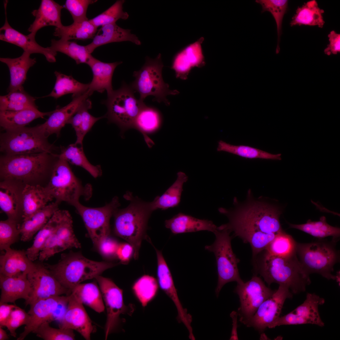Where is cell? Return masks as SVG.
<instances>
[{
    "instance_id": "e575fe53",
    "label": "cell",
    "mask_w": 340,
    "mask_h": 340,
    "mask_svg": "<svg viewBox=\"0 0 340 340\" xmlns=\"http://www.w3.org/2000/svg\"><path fill=\"white\" fill-rule=\"evenodd\" d=\"M56 80L54 88L50 94L44 97H51L57 99L63 95L71 94L72 97L82 95L88 90L89 83L84 84L68 76L55 71Z\"/></svg>"
},
{
    "instance_id": "c3c4849f",
    "label": "cell",
    "mask_w": 340,
    "mask_h": 340,
    "mask_svg": "<svg viewBox=\"0 0 340 340\" xmlns=\"http://www.w3.org/2000/svg\"><path fill=\"white\" fill-rule=\"evenodd\" d=\"M125 1L117 0L105 11L91 19L89 21L95 26H99L116 23L119 19L126 20L129 14L123 10V5Z\"/></svg>"
},
{
    "instance_id": "94428289",
    "label": "cell",
    "mask_w": 340,
    "mask_h": 340,
    "mask_svg": "<svg viewBox=\"0 0 340 340\" xmlns=\"http://www.w3.org/2000/svg\"><path fill=\"white\" fill-rule=\"evenodd\" d=\"M328 37L330 43L325 49V53L329 55L332 54H336L340 52V34L332 31L328 35Z\"/></svg>"
},
{
    "instance_id": "680465c9",
    "label": "cell",
    "mask_w": 340,
    "mask_h": 340,
    "mask_svg": "<svg viewBox=\"0 0 340 340\" xmlns=\"http://www.w3.org/2000/svg\"><path fill=\"white\" fill-rule=\"evenodd\" d=\"M119 244L116 240L109 235L103 239L97 247L103 257L112 259L117 258L116 252Z\"/></svg>"
},
{
    "instance_id": "5b68a950",
    "label": "cell",
    "mask_w": 340,
    "mask_h": 340,
    "mask_svg": "<svg viewBox=\"0 0 340 340\" xmlns=\"http://www.w3.org/2000/svg\"><path fill=\"white\" fill-rule=\"evenodd\" d=\"M120 264L93 261L79 252H71L62 254L60 259L55 264H44L60 284L71 292L82 281L95 278L106 270Z\"/></svg>"
},
{
    "instance_id": "7c38bea8",
    "label": "cell",
    "mask_w": 340,
    "mask_h": 340,
    "mask_svg": "<svg viewBox=\"0 0 340 340\" xmlns=\"http://www.w3.org/2000/svg\"><path fill=\"white\" fill-rule=\"evenodd\" d=\"M120 205L118 197L115 196L109 203L102 207H86L80 202L73 206L82 218L93 242L97 247L110 235V218Z\"/></svg>"
},
{
    "instance_id": "44dd1931",
    "label": "cell",
    "mask_w": 340,
    "mask_h": 340,
    "mask_svg": "<svg viewBox=\"0 0 340 340\" xmlns=\"http://www.w3.org/2000/svg\"><path fill=\"white\" fill-rule=\"evenodd\" d=\"M5 16L4 25L0 28V39L20 47L24 51L31 54L39 53L43 55L49 62H55L57 53L48 47L40 45L35 40V37L30 34L25 35L13 28L9 24L7 18V6L8 1H4Z\"/></svg>"
},
{
    "instance_id": "ba28073f",
    "label": "cell",
    "mask_w": 340,
    "mask_h": 340,
    "mask_svg": "<svg viewBox=\"0 0 340 340\" xmlns=\"http://www.w3.org/2000/svg\"><path fill=\"white\" fill-rule=\"evenodd\" d=\"M163 66L161 54L159 53L154 59L146 56L141 69L133 72V76L135 79L129 85L134 92L139 93L140 100L144 101L147 96H152L154 97L153 101L163 102L168 106L170 103L167 96L179 93L177 90H171L169 84L164 81L162 76Z\"/></svg>"
},
{
    "instance_id": "f1b7e54d",
    "label": "cell",
    "mask_w": 340,
    "mask_h": 340,
    "mask_svg": "<svg viewBox=\"0 0 340 340\" xmlns=\"http://www.w3.org/2000/svg\"><path fill=\"white\" fill-rule=\"evenodd\" d=\"M60 204L55 201L29 217L23 219L21 224H18L21 240L24 242L31 240L34 235L45 225L54 213L59 209Z\"/></svg>"
},
{
    "instance_id": "2e32d148",
    "label": "cell",
    "mask_w": 340,
    "mask_h": 340,
    "mask_svg": "<svg viewBox=\"0 0 340 340\" xmlns=\"http://www.w3.org/2000/svg\"><path fill=\"white\" fill-rule=\"evenodd\" d=\"M292 296L288 287L279 285L272 296L262 303L253 316L244 325L252 327L260 333H263L280 316L285 300Z\"/></svg>"
},
{
    "instance_id": "681fc988",
    "label": "cell",
    "mask_w": 340,
    "mask_h": 340,
    "mask_svg": "<svg viewBox=\"0 0 340 340\" xmlns=\"http://www.w3.org/2000/svg\"><path fill=\"white\" fill-rule=\"evenodd\" d=\"M203 40L201 38L177 53L181 60L191 69L194 67H201L205 64L201 46Z\"/></svg>"
},
{
    "instance_id": "db71d44e",
    "label": "cell",
    "mask_w": 340,
    "mask_h": 340,
    "mask_svg": "<svg viewBox=\"0 0 340 340\" xmlns=\"http://www.w3.org/2000/svg\"><path fill=\"white\" fill-rule=\"evenodd\" d=\"M92 107V102L87 98L84 101L82 105L81 124L79 130L76 133V140L75 144H76L82 146L83 140L86 134L97 121L105 117L104 116L95 117L90 114L88 110Z\"/></svg>"
},
{
    "instance_id": "bcb514c9",
    "label": "cell",
    "mask_w": 340,
    "mask_h": 340,
    "mask_svg": "<svg viewBox=\"0 0 340 340\" xmlns=\"http://www.w3.org/2000/svg\"><path fill=\"white\" fill-rule=\"evenodd\" d=\"M255 2L262 6L261 13L269 12L274 18L276 23L278 36L277 43L276 53L278 54L280 51V42L282 33V25L283 18L286 13L288 7V0H256Z\"/></svg>"
},
{
    "instance_id": "8fae6325",
    "label": "cell",
    "mask_w": 340,
    "mask_h": 340,
    "mask_svg": "<svg viewBox=\"0 0 340 340\" xmlns=\"http://www.w3.org/2000/svg\"><path fill=\"white\" fill-rule=\"evenodd\" d=\"M215 236L214 242L205 246V249L214 253L216 261L218 281L215 292L217 297L226 283L235 281L238 284L244 282L241 279L238 267L239 260L233 252L231 245L230 232L221 225L213 232Z\"/></svg>"
},
{
    "instance_id": "52a82bcc",
    "label": "cell",
    "mask_w": 340,
    "mask_h": 340,
    "mask_svg": "<svg viewBox=\"0 0 340 340\" xmlns=\"http://www.w3.org/2000/svg\"><path fill=\"white\" fill-rule=\"evenodd\" d=\"M38 125L5 130L0 136L2 155H16L48 152L59 154V148L49 142Z\"/></svg>"
},
{
    "instance_id": "11a10c76",
    "label": "cell",
    "mask_w": 340,
    "mask_h": 340,
    "mask_svg": "<svg viewBox=\"0 0 340 340\" xmlns=\"http://www.w3.org/2000/svg\"><path fill=\"white\" fill-rule=\"evenodd\" d=\"M67 249V246L55 233L54 229L40 251L38 259L40 262H42L55 254Z\"/></svg>"
},
{
    "instance_id": "74e56055",
    "label": "cell",
    "mask_w": 340,
    "mask_h": 340,
    "mask_svg": "<svg viewBox=\"0 0 340 340\" xmlns=\"http://www.w3.org/2000/svg\"><path fill=\"white\" fill-rule=\"evenodd\" d=\"M98 28L94 25L89 20L74 22L68 26H63L55 28L54 35L60 39L68 40L72 39L85 40L93 39L98 31Z\"/></svg>"
},
{
    "instance_id": "cb8c5ba5",
    "label": "cell",
    "mask_w": 340,
    "mask_h": 340,
    "mask_svg": "<svg viewBox=\"0 0 340 340\" xmlns=\"http://www.w3.org/2000/svg\"><path fill=\"white\" fill-rule=\"evenodd\" d=\"M0 303L15 304L16 300L20 299L26 302L29 298L32 290L27 274L25 273L12 277L0 275Z\"/></svg>"
},
{
    "instance_id": "6f0895ef",
    "label": "cell",
    "mask_w": 340,
    "mask_h": 340,
    "mask_svg": "<svg viewBox=\"0 0 340 340\" xmlns=\"http://www.w3.org/2000/svg\"><path fill=\"white\" fill-rule=\"evenodd\" d=\"M30 316L25 311L17 306L12 311L5 327L10 332V335L16 337V330L20 326L26 325L29 322Z\"/></svg>"
},
{
    "instance_id": "91938a15",
    "label": "cell",
    "mask_w": 340,
    "mask_h": 340,
    "mask_svg": "<svg viewBox=\"0 0 340 340\" xmlns=\"http://www.w3.org/2000/svg\"><path fill=\"white\" fill-rule=\"evenodd\" d=\"M134 254V249L130 244L127 242L119 244L116 256L121 264H128L132 257L133 258Z\"/></svg>"
},
{
    "instance_id": "4dcf8cb0",
    "label": "cell",
    "mask_w": 340,
    "mask_h": 340,
    "mask_svg": "<svg viewBox=\"0 0 340 340\" xmlns=\"http://www.w3.org/2000/svg\"><path fill=\"white\" fill-rule=\"evenodd\" d=\"M31 54L24 51L20 56L15 58H0L1 62L5 64L10 72V80L8 93L24 88L27 72L36 62V59L30 57Z\"/></svg>"
},
{
    "instance_id": "9c48e42d",
    "label": "cell",
    "mask_w": 340,
    "mask_h": 340,
    "mask_svg": "<svg viewBox=\"0 0 340 340\" xmlns=\"http://www.w3.org/2000/svg\"><path fill=\"white\" fill-rule=\"evenodd\" d=\"M45 187L56 201L60 203L65 201L73 206L79 202L81 197L88 200L92 194L90 184L83 185L74 174L68 162L59 156Z\"/></svg>"
},
{
    "instance_id": "be15d7a7",
    "label": "cell",
    "mask_w": 340,
    "mask_h": 340,
    "mask_svg": "<svg viewBox=\"0 0 340 340\" xmlns=\"http://www.w3.org/2000/svg\"><path fill=\"white\" fill-rule=\"evenodd\" d=\"M232 320V328L230 340H238L237 331V314L236 311H232L230 314Z\"/></svg>"
},
{
    "instance_id": "5bb4252c",
    "label": "cell",
    "mask_w": 340,
    "mask_h": 340,
    "mask_svg": "<svg viewBox=\"0 0 340 340\" xmlns=\"http://www.w3.org/2000/svg\"><path fill=\"white\" fill-rule=\"evenodd\" d=\"M68 295L58 296L37 300L30 305L28 323L17 340H23L30 333L45 321L60 320L66 311Z\"/></svg>"
},
{
    "instance_id": "b9f144b4",
    "label": "cell",
    "mask_w": 340,
    "mask_h": 340,
    "mask_svg": "<svg viewBox=\"0 0 340 340\" xmlns=\"http://www.w3.org/2000/svg\"><path fill=\"white\" fill-rule=\"evenodd\" d=\"M157 280L153 276L144 275L136 280L132 286L133 293L143 307L156 296L159 289Z\"/></svg>"
},
{
    "instance_id": "7dc6e473",
    "label": "cell",
    "mask_w": 340,
    "mask_h": 340,
    "mask_svg": "<svg viewBox=\"0 0 340 340\" xmlns=\"http://www.w3.org/2000/svg\"><path fill=\"white\" fill-rule=\"evenodd\" d=\"M297 242L284 231L277 235L265 250L276 256H287L296 253Z\"/></svg>"
},
{
    "instance_id": "ffe728a7",
    "label": "cell",
    "mask_w": 340,
    "mask_h": 340,
    "mask_svg": "<svg viewBox=\"0 0 340 340\" xmlns=\"http://www.w3.org/2000/svg\"><path fill=\"white\" fill-rule=\"evenodd\" d=\"M59 321L60 328L75 330L86 340L90 339L91 335L94 329V326L83 303L73 292L68 295L66 311Z\"/></svg>"
},
{
    "instance_id": "4fadbf2b",
    "label": "cell",
    "mask_w": 340,
    "mask_h": 340,
    "mask_svg": "<svg viewBox=\"0 0 340 340\" xmlns=\"http://www.w3.org/2000/svg\"><path fill=\"white\" fill-rule=\"evenodd\" d=\"M107 311V319L105 326V339L114 331L120 322V316L122 314L131 315L135 310L133 304H125L123 290L111 279L100 275L96 276Z\"/></svg>"
},
{
    "instance_id": "4316f807",
    "label": "cell",
    "mask_w": 340,
    "mask_h": 340,
    "mask_svg": "<svg viewBox=\"0 0 340 340\" xmlns=\"http://www.w3.org/2000/svg\"><path fill=\"white\" fill-rule=\"evenodd\" d=\"M53 199L45 187L38 184L25 185L21 192L23 219L42 209Z\"/></svg>"
},
{
    "instance_id": "d6a6232c",
    "label": "cell",
    "mask_w": 340,
    "mask_h": 340,
    "mask_svg": "<svg viewBox=\"0 0 340 340\" xmlns=\"http://www.w3.org/2000/svg\"><path fill=\"white\" fill-rule=\"evenodd\" d=\"M52 111L43 112L38 109L19 111H0V125L5 130L25 127L34 120L49 116Z\"/></svg>"
},
{
    "instance_id": "816d5d0a",
    "label": "cell",
    "mask_w": 340,
    "mask_h": 340,
    "mask_svg": "<svg viewBox=\"0 0 340 340\" xmlns=\"http://www.w3.org/2000/svg\"><path fill=\"white\" fill-rule=\"evenodd\" d=\"M49 322L45 321L41 324L33 333L44 340H75L74 330L60 328H56L49 326Z\"/></svg>"
},
{
    "instance_id": "d4e9b609",
    "label": "cell",
    "mask_w": 340,
    "mask_h": 340,
    "mask_svg": "<svg viewBox=\"0 0 340 340\" xmlns=\"http://www.w3.org/2000/svg\"><path fill=\"white\" fill-rule=\"evenodd\" d=\"M122 62L105 63L93 57L87 64L91 68L93 77L89 83L88 91L91 95L94 91L102 93L106 91L107 95L113 90L112 78L116 67Z\"/></svg>"
},
{
    "instance_id": "9f6ffc18",
    "label": "cell",
    "mask_w": 340,
    "mask_h": 340,
    "mask_svg": "<svg viewBox=\"0 0 340 340\" xmlns=\"http://www.w3.org/2000/svg\"><path fill=\"white\" fill-rule=\"evenodd\" d=\"M96 0H67L65 8L71 14L74 22L88 20L87 12L88 6L96 2Z\"/></svg>"
},
{
    "instance_id": "7a4b0ae2",
    "label": "cell",
    "mask_w": 340,
    "mask_h": 340,
    "mask_svg": "<svg viewBox=\"0 0 340 340\" xmlns=\"http://www.w3.org/2000/svg\"><path fill=\"white\" fill-rule=\"evenodd\" d=\"M264 251L255 269L269 286L273 283L285 285L295 294L305 291L311 281L309 275L303 269L297 253L283 257Z\"/></svg>"
},
{
    "instance_id": "f35d334b",
    "label": "cell",
    "mask_w": 340,
    "mask_h": 340,
    "mask_svg": "<svg viewBox=\"0 0 340 340\" xmlns=\"http://www.w3.org/2000/svg\"><path fill=\"white\" fill-rule=\"evenodd\" d=\"M71 292L75 293L83 304L96 312L100 313L104 311L105 307L102 293L95 282L79 284Z\"/></svg>"
},
{
    "instance_id": "30bf717a",
    "label": "cell",
    "mask_w": 340,
    "mask_h": 340,
    "mask_svg": "<svg viewBox=\"0 0 340 340\" xmlns=\"http://www.w3.org/2000/svg\"><path fill=\"white\" fill-rule=\"evenodd\" d=\"M134 92L130 85L123 82L120 88L107 95V99L103 102L107 109L105 117L110 122L116 124L122 133L134 128L136 119L145 105L136 98Z\"/></svg>"
},
{
    "instance_id": "836d02e7",
    "label": "cell",
    "mask_w": 340,
    "mask_h": 340,
    "mask_svg": "<svg viewBox=\"0 0 340 340\" xmlns=\"http://www.w3.org/2000/svg\"><path fill=\"white\" fill-rule=\"evenodd\" d=\"M177 178L174 182L161 196L156 197L151 202L154 211L157 209L165 210L178 206L180 201L183 191V185L188 180V177L184 172L177 173Z\"/></svg>"
},
{
    "instance_id": "83f0119b",
    "label": "cell",
    "mask_w": 340,
    "mask_h": 340,
    "mask_svg": "<svg viewBox=\"0 0 340 340\" xmlns=\"http://www.w3.org/2000/svg\"><path fill=\"white\" fill-rule=\"evenodd\" d=\"M64 7L52 0H42L38 9L31 13L35 20L28 29L31 34L35 36L37 31L41 28L48 26L56 28L62 26L61 12Z\"/></svg>"
},
{
    "instance_id": "ac0fdd59",
    "label": "cell",
    "mask_w": 340,
    "mask_h": 340,
    "mask_svg": "<svg viewBox=\"0 0 340 340\" xmlns=\"http://www.w3.org/2000/svg\"><path fill=\"white\" fill-rule=\"evenodd\" d=\"M325 302L324 299L315 293H307L303 303L287 314L279 317L268 328L281 325L312 324L323 327L324 323L320 317L319 306Z\"/></svg>"
},
{
    "instance_id": "1f68e13d",
    "label": "cell",
    "mask_w": 340,
    "mask_h": 340,
    "mask_svg": "<svg viewBox=\"0 0 340 340\" xmlns=\"http://www.w3.org/2000/svg\"><path fill=\"white\" fill-rule=\"evenodd\" d=\"M165 225L174 234L202 230L213 233L217 227L211 221L197 218L181 212L166 220Z\"/></svg>"
},
{
    "instance_id": "8d00e7d4",
    "label": "cell",
    "mask_w": 340,
    "mask_h": 340,
    "mask_svg": "<svg viewBox=\"0 0 340 340\" xmlns=\"http://www.w3.org/2000/svg\"><path fill=\"white\" fill-rule=\"evenodd\" d=\"M59 156L71 164L80 167L92 176L97 178L101 176L102 171L100 166L94 165L90 162L84 152L83 146L71 144L66 147H60Z\"/></svg>"
},
{
    "instance_id": "3957f363",
    "label": "cell",
    "mask_w": 340,
    "mask_h": 340,
    "mask_svg": "<svg viewBox=\"0 0 340 340\" xmlns=\"http://www.w3.org/2000/svg\"><path fill=\"white\" fill-rule=\"evenodd\" d=\"M124 197L130 203L126 208H117L115 212L114 233L133 246V258L137 260L142 241L147 236L148 221L154 210L151 202L144 201L130 192Z\"/></svg>"
},
{
    "instance_id": "484cf974",
    "label": "cell",
    "mask_w": 340,
    "mask_h": 340,
    "mask_svg": "<svg viewBox=\"0 0 340 340\" xmlns=\"http://www.w3.org/2000/svg\"><path fill=\"white\" fill-rule=\"evenodd\" d=\"M129 41L138 45L141 42L138 37L131 33V30L122 28L116 23L102 26L98 31L91 42L86 45L91 54L97 47L114 42Z\"/></svg>"
},
{
    "instance_id": "e0dca14e",
    "label": "cell",
    "mask_w": 340,
    "mask_h": 340,
    "mask_svg": "<svg viewBox=\"0 0 340 340\" xmlns=\"http://www.w3.org/2000/svg\"><path fill=\"white\" fill-rule=\"evenodd\" d=\"M42 263H37L35 269L27 275L32 290L29 298L25 302L26 306L40 299L71 293Z\"/></svg>"
},
{
    "instance_id": "8992f818",
    "label": "cell",
    "mask_w": 340,
    "mask_h": 340,
    "mask_svg": "<svg viewBox=\"0 0 340 340\" xmlns=\"http://www.w3.org/2000/svg\"><path fill=\"white\" fill-rule=\"evenodd\" d=\"M339 239L328 241L322 239L308 243H297L296 253L305 271L309 275L319 274L328 280H337L332 274L334 266L340 260L336 247Z\"/></svg>"
},
{
    "instance_id": "603a6c76",
    "label": "cell",
    "mask_w": 340,
    "mask_h": 340,
    "mask_svg": "<svg viewBox=\"0 0 340 340\" xmlns=\"http://www.w3.org/2000/svg\"><path fill=\"white\" fill-rule=\"evenodd\" d=\"M37 263L28 257L26 250L11 247L0 256V275L12 277L25 273L27 275L36 268Z\"/></svg>"
},
{
    "instance_id": "9a60e30c",
    "label": "cell",
    "mask_w": 340,
    "mask_h": 340,
    "mask_svg": "<svg viewBox=\"0 0 340 340\" xmlns=\"http://www.w3.org/2000/svg\"><path fill=\"white\" fill-rule=\"evenodd\" d=\"M275 291L267 286L256 275L246 282L237 284L235 292L240 300V306L237 312L239 321L244 324L253 316L262 303L271 297Z\"/></svg>"
},
{
    "instance_id": "f907efd6",
    "label": "cell",
    "mask_w": 340,
    "mask_h": 340,
    "mask_svg": "<svg viewBox=\"0 0 340 340\" xmlns=\"http://www.w3.org/2000/svg\"><path fill=\"white\" fill-rule=\"evenodd\" d=\"M53 214L45 225L37 233L31 246L26 250L28 258L33 262L38 258L40 251L54 229L55 220Z\"/></svg>"
},
{
    "instance_id": "f5cc1de1",
    "label": "cell",
    "mask_w": 340,
    "mask_h": 340,
    "mask_svg": "<svg viewBox=\"0 0 340 340\" xmlns=\"http://www.w3.org/2000/svg\"><path fill=\"white\" fill-rule=\"evenodd\" d=\"M16 221L8 218L0 222V250L5 251L20 237Z\"/></svg>"
},
{
    "instance_id": "f546056e",
    "label": "cell",
    "mask_w": 340,
    "mask_h": 340,
    "mask_svg": "<svg viewBox=\"0 0 340 340\" xmlns=\"http://www.w3.org/2000/svg\"><path fill=\"white\" fill-rule=\"evenodd\" d=\"M17 183L7 180L0 183V207L8 218L18 222L22 212L21 192Z\"/></svg>"
},
{
    "instance_id": "ab89813d",
    "label": "cell",
    "mask_w": 340,
    "mask_h": 340,
    "mask_svg": "<svg viewBox=\"0 0 340 340\" xmlns=\"http://www.w3.org/2000/svg\"><path fill=\"white\" fill-rule=\"evenodd\" d=\"M162 121L161 114L157 109L145 105L136 119L134 128L141 133L148 144L150 146L149 142H151V141L146 134L158 129L161 125Z\"/></svg>"
},
{
    "instance_id": "6da1fadb",
    "label": "cell",
    "mask_w": 340,
    "mask_h": 340,
    "mask_svg": "<svg viewBox=\"0 0 340 340\" xmlns=\"http://www.w3.org/2000/svg\"><path fill=\"white\" fill-rule=\"evenodd\" d=\"M229 222L221 226L233 232L235 237L251 246L253 258L265 250L279 233L284 231L280 221L282 211L278 207L265 202H249L241 209L232 211L221 208Z\"/></svg>"
},
{
    "instance_id": "60d3db41",
    "label": "cell",
    "mask_w": 340,
    "mask_h": 340,
    "mask_svg": "<svg viewBox=\"0 0 340 340\" xmlns=\"http://www.w3.org/2000/svg\"><path fill=\"white\" fill-rule=\"evenodd\" d=\"M36 99L24 88L0 96V111H17L26 109H38Z\"/></svg>"
},
{
    "instance_id": "7402d4cb",
    "label": "cell",
    "mask_w": 340,
    "mask_h": 340,
    "mask_svg": "<svg viewBox=\"0 0 340 340\" xmlns=\"http://www.w3.org/2000/svg\"><path fill=\"white\" fill-rule=\"evenodd\" d=\"M90 95L88 91L82 95L72 97V101L66 105L57 107L44 123L38 125L41 130L47 137L53 134L59 136L62 128Z\"/></svg>"
},
{
    "instance_id": "7bdbcfd3",
    "label": "cell",
    "mask_w": 340,
    "mask_h": 340,
    "mask_svg": "<svg viewBox=\"0 0 340 340\" xmlns=\"http://www.w3.org/2000/svg\"><path fill=\"white\" fill-rule=\"evenodd\" d=\"M288 223L289 228L298 230L319 239L329 236L336 239H339L340 237V228L328 224L324 216L320 217L318 221H313L309 219L303 224Z\"/></svg>"
},
{
    "instance_id": "277c9868",
    "label": "cell",
    "mask_w": 340,
    "mask_h": 340,
    "mask_svg": "<svg viewBox=\"0 0 340 340\" xmlns=\"http://www.w3.org/2000/svg\"><path fill=\"white\" fill-rule=\"evenodd\" d=\"M59 154L43 152L12 156L2 154L1 179L2 181L26 185L50 177Z\"/></svg>"
},
{
    "instance_id": "e7e4bbea",
    "label": "cell",
    "mask_w": 340,
    "mask_h": 340,
    "mask_svg": "<svg viewBox=\"0 0 340 340\" xmlns=\"http://www.w3.org/2000/svg\"><path fill=\"white\" fill-rule=\"evenodd\" d=\"M8 339V336L6 332L3 329L2 327L0 326V340H7Z\"/></svg>"
},
{
    "instance_id": "ee69618b",
    "label": "cell",
    "mask_w": 340,
    "mask_h": 340,
    "mask_svg": "<svg viewBox=\"0 0 340 340\" xmlns=\"http://www.w3.org/2000/svg\"><path fill=\"white\" fill-rule=\"evenodd\" d=\"M48 48L55 52H60L67 55L75 60L77 64H88L93 57L86 46L79 45L74 41L60 39H52L51 46Z\"/></svg>"
},
{
    "instance_id": "d6986e66",
    "label": "cell",
    "mask_w": 340,
    "mask_h": 340,
    "mask_svg": "<svg viewBox=\"0 0 340 340\" xmlns=\"http://www.w3.org/2000/svg\"><path fill=\"white\" fill-rule=\"evenodd\" d=\"M147 241L152 246L156 252L157 260L156 274L159 286L174 304L178 311L177 319L178 322L183 323L187 330H190L192 328V316L188 313L186 309L183 308L179 299L171 273L162 251L154 246L150 237Z\"/></svg>"
},
{
    "instance_id": "6125c7cd",
    "label": "cell",
    "mask_w": 340,
    "mask_h": 340,
    "mask_svg": "<svg viewBox=\"0 0 340 340\" xmlns=\"http://www.w3.org/2000/svg\"><path fill=\"white\" fill-rule=\"evenodd\" d=\"M0 303V326H5L13 310L17 306L15 304Z\"/></svg>"
},
{
    "instance_id": "d590c367",
    "label": "cell",
    "mask_w": 340,
    "mask_h": 340,
    "mask_svg": "<svg viewBox=\"0 0 340 340\" xmlns=\"http://www.w3.org/2000/svg\"><path fill=\"white\" fill-rule=\"evenodd\" d=\"M324 12L318 7L316 1H309L297 8L296 14L292 18L290 25L317 26L322 28L325 23L322 15Z\"/></svg>"
},
{
    "instance_id": "f6af8a7d",
    "label": "cell",
    "mask_w": 340,
    "mask_h": 340,
    "mask_svg": "<svg viewBox=\"0 0 340 340\" xmlns=\"http://www.w3.org/2000/svg\"><path fill=\"white\" fill-rule=\"evenodd\" d=\"M217 150L227 152L246 158L281 160V154H273L248 146L232 145L222 140L218 141Z\"/></svg>"
}]
</instances>
